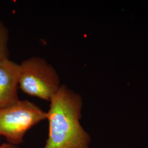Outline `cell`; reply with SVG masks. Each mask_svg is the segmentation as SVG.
Masks as SVG:
<instances>
[{
  "mask_svg": "<svg viewBox=\"0 0 148 148\" xmlns=\"http://www.w3.org/2000/svg\"><path fill=\"white\" fill-rule=\"evenodd\" d=\"M49 101L48 136L43 148H90L91 138L79 122L83 106L81 95L62 85Z\"/></svg>",
  "mask_w": 148,
  "mask_h": 148,
  "instance_id": "1",
  "label": "cell"
},
{
  "mask_svg": "<svg viewBox=\"0 0 148 148\" xmlns=\"http://www.w3.org/2000/svg\"><path fill=\"white\" fill-rule=\"evenodd\" d=\"M19 88L27 95L49 101L61 87L56 69L46 59L32 57L21 63Z\"/></svg>",
  "mask_w": 148,
  "mask_h": 148,
  "instance_id": "2",
  "label": "cell"
},
{
  "mask_svg": "<svg viewBox=\"0 0 148 148\" xmlns=\"http://www.w3.org/2000/svg\"><path fill=\"white\" fill-rule=\"evenodd\" d=\"M46 119V111L30 101L20 100L0 109V137L5 138L8 144L18 145L29 130Z\"/></svg>",
  "mask_w": 148,
  "mask_h": 148,
  "instance_id": "3",
  "label": "cell"
},
{
  "mask_svg": "<svg viewBox=\"0 0 148 148\" xmlns=\"http://www.w3.org/2000/svg\"><path fill=\"white\" fill-rule=\"evenodd\" d=\"M20 74V64L10 58L0 60V109L20 101L18 95Z\"/></svg>",
  "mask_w": 148,
  "mask_h": 148,
  "instance_id": "4",
  "label": "cell"
},
{
  "mask_svg": "<svg viewBox=\"0 0 148 148\" xmlns=\"http://www.w3.org/2000/svg\"><path fill=\"white\" fill-rule=\"evenodd\" d=\"M10 32L8 27L1 19H0V60L10 58L8 42Z\"/></svg>",
  "mask_w": 148,
  "mask_h": 148,
  "instance_id": "5",
  "label": "cell"
},
{
  "mask_svg": "<svg viewBox=\"0 0 148 148\" xmlns=\"http://www.w3.org/2000/svg\"><path fill=\"white\" fill-rule=\"evenodd\" d=\"M21 148L18 145H15L13 144H10L8 143H3V148Z\"/></svg>",
  "mask_w": 148,
  "mask_h": 148,
  "instance_id": "6",
  "label": "cell"
},
{
  "mask_svg": "<svg viewBox=\"0 0 148 148\" xmlns=\"http://www.w3.org/2000/svg\"><path fill=\"white\" fill-rule=\"evenodd\" d=\"M1 138V137H0ZM3 148V144H1L0 143V148Z\"/></svg>",
  "mask_w": 148,
  "mask_h": 148,
  "instance_id": "7",
  "label": "cell"
}]
</instances>
